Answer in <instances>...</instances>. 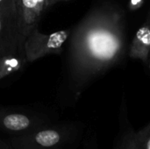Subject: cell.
<instances>
[{
    "mask_svg": "<svg viewBox=\"0 0 150 149\" xmlns=\"http://www.w3.org/2000/svg\"><path fill=\"white\" fill-rule=\"evenodd\" d=\"M126 23L122 9L105 3L92 9L76 28L70 46V76L77 89L113 67L123 57Z\"/></svg>",
    "mask_w": 150,
    "mask_h": 149,
    "instance_id": "6da1fadb",
    "label": "cell"
},
{
    "mask_svg": "<svg viewBox=\"0 0 150 149\" xmlns=\"http://www.w3.org/2000/svg\"><path fill=\"white\" fill-rule=\"evenodd\" d=\"M77 129L70 124H47L11 139V149H58L73 141Z\"/></svg>",
    "mask_w": 150,
    "mask_h": 149,
    "instance_id": "7a4b0ae2",
    "label": "cell"
},
{
    "mask_svg": "<svg viewBox=\"0 0 150 149\" xmlns=\"http://www.w3.org/2000/svg\"><path fill=\"white\" fill-rule=\"evenodd\" d=\"M70 31L62 30L51 34L41 33L37 27L25 37L24 49L26 61H34L50 54H59L62 47L68 40Z\"/></svg>",
    "mask_w": 150,
    "mask_h": 149,
    "instance_id": "3957f363",
    "label": "cell"
},
{
    "mask_svg": "<svg viewBox=\"0 0 150 149\" xmlns=\"http://www.w3.org/2000/svg\"><path fill=\"white\" fill-rule=\"evenodd\" d=\"M25 40L17 18L0 12V55L25 53Z\"/></svg>",
    "mask_w": 150,
    "mask_h": 149,
    "instance_id": "277c9868",
    "label": "cell"
},
{
    "mask_svg": "<svg viewBox=\"0 0 150 149\" xmlns=\"http://www.w3.org/2000/svg\"><path fill=\"white\" fill-rule=\"evenodd\" d=\"M47 124L43 118L34 114L0 110V129L8 133L21 134Z\"/></svg>",
    "mask_w": 150,
    "mask_h": 149,
    "instance_id": "5b68a950",
    "label": "cell"
},
{
    "mask_svg": "<svg viewBox=\"0 0 150 149\" xmlns=\"http://www.w3.org/2000/svg\"><path fill=\"white\" fill-rule=\"evenodd\" d=\"M149 55L150 27L149 24H145L135 32L130 46L129 56L132 59L141 60L142 62L149 64Z\"/></svg>",
    "mask_w": 150,
    "mask_h": 149,
    "instance_id": "8992f818",
    "label": "cell"
},
{
    "mask_svg": "<svg viewBox=\"0 0 150 149\" xmlns=\"http://www.w3.org/2000/svg\"><path fill=\"white\" fill-rule=\"evenodd\" d=\"M112 149H137L136 132L132 126L126 109L121 108L120 114V128Z\"/></svg>",
    "mask_w": 150,
    "mask_h": 149,
    "instance_id": "52a82bcc",
    "label": "cell"
},
{
    "mask_svg": "<svg viewBox=\"0 0 150 149\" xmlns=\"http://www.w3.org/2000/svg\"><path fill=\"white\" fill-rule=\"evenodd\" d=\"M39 18L40 16L37 13L34 0H22L21 10L18 18V25L25 38L33 28L37 27Z\"/></svg>",
    "mask_w": 150,
    "mask_h": 149,
    "instance_id": "ba28073f",
    "label": "cell"
},
{
    "mask_svg": "<svg viewBox=\"0 0 150 149\" xmlns=\"http://www.w3.org/2000/svg\"><path fill=\"white\" fill-rule=\"evenodd\" d=\"M26 61L25 53L0 55V81L22 68Z\"/></svg>",
    "mask_w": 150,
    "mask_h": 149,
    "instance_id": "9c48e42d",
    "label": "cell"
},
{
    "mask_svg": "<svg viewBox=\"0 0 150 149\" xmlns=\"http://www.w3.org/2000/svg\"><path fill=\"white\" fill-rule=\"evenodd\" d=\"M137 149H150V125L136 132Z\"/></svg>",
    "mask_w": 150,
    "mask_h": 149,
    "instance_id": "30bf717a",
    "label": "cell"
},
{
    "mask_svg": "<svg viewBox=\"0 0 150 149\" xmlns=\"http://www.w3.org/2000/svg\"><path fill=\"white\" fill-rule=\"evenodd\" d=\"M0 12L17 18V10H16L15 1L14 0H0Z\"/></svg>",
    "mask_w": 150,
    "mask_h": 149,
    "instance_id": "8fae6325",
    "label": "cell"
},
{
    "mask_svg": "<svg viewBox=\"0 0 150 149\" xmlns=\"http://www.w3.org/2000/svg\"><path fill=\"white\" fill-rule=\"evenodd\" d=\"M34 2L36 4V11H37V13L40 17L41 12L47 7L46 6V0H34Z\"/></svg>",
    "mask_w": 150,
    "mask_h": 149,
    "instance_id": "7c38bea8",
    "label": "cell"
},
{
    "mask_svg": "<svg viewBox=\"0 0 150 149\" xmlns=\"http://www.w3.org/2000/svg\"><path fill=\"white\" fill-rule=\"evenodd\" d=\"M143 2H144V0H130L129 7L132 10H136V9L140 8L142 5Z\"/></svg>",
    "mask_w": 150,
    "mask_h": 149,
    "instance_id": "4fadbf2b",
    "label": "cell"
},
{
    "mask_svg": "<svg viewBox=\"0 0 150 149\" xmlns=\"http://www.w3.org/2000/svg\"><path fill=\"white\" fill-rule=\"evenodd\" d=\"M14 1H15L16 10H17V18H18V15L20 13V10H21V3H22V0H14Z\"/></svg>",
    "mask_w": 150,
    "mask_h": 149,
    "instance_id": "5bb4252c",
    "label": "cell"
},
{
    "mask_svg": "<svg viewBox=\"0 0 150 149\" xmlns=\"http://www.w3.org/2000/svg\"><path fill=\"white\" fill-rule=\"evenodd\" d=\"M58 1H62V0H46V6L47 7L48 5H50V4H54L55 2H58Z\"/></svg>",
    "mask_w": 150,
    "mask_h": 149,
    "instance_id": "9a60e30c",
    "label": "cell"
},
{
    "mask_svg": "<svg viewBox=\"0 0 150 149\" xmlns=\"http://www.w3.org/2000/svg\"><path fill=\"white\" fill-rule=\"evenodd\" d=\"M0 149H11V148H10V146H7L6 144L0 141Z\"/></svg>",
    "mask_w": 150,
    "mask_h": 149,
    "instance_id": "2e32d148",
    "label": "cell"
},
{
    "mask_svg": "<svg viewBox=\"0 0 150 149\" xmlns=\"http://www.w3.org/2000/svg\"><path fill=\"white\" fill-rule=\"evenodd\" d=\"M149 68H150V58H149Z\"/></svg>",
    "mask_w": 150,
    "mask_h": 149,
    "instance_id": "e0dca14e",
    "label": "cell"
},
{
    "mask_svg": "<svg viewBox=\"0 0 150 149\" xmlns=\"http://www.w3.org/2000/svg\"><path fill=\"white\" fill-rule=\"evenodd\" d=\"M149 27H150V18H149ZM149 58H150V55H149Z\"/></svg>",
    "mask_w": 150,
    "mask_h": 149,
    "instance_id": "ac0fdd59",
    "label": "cell"
},
{
    "mask_svg": "<svg viewBox=\"0 0 150 149\" xmlns=\"http://www.w3.org/2000/svg\"><path fill=\"white\" fill-rule=\"evenodd\" d=\"M93 149H94V148H93ZM95 149H97V146H96V148H95Z\"/></svg>",
    "mask_w": 150,
    "mask_h": 149,
    "instance_id": "d6986e66",
    "label": "cell"
},
{
    "mask_svg": "<svg viewBox=\"0 0 150 149\" xmlns=\"http://www.w3.org/2000/svg\"><path fill=\"white\" fill-rule=\"evenodd\" d=\"M149 125H150V122H149Z\"/></svg>",
    "mask_w": 150,
    "mask_h": 149,
    "instance_id": "ffe728a7",
    "label": "cell"
},
{
    "mask_svg": "<svg viewBox=\"0 0 150 149\" xmlns=\"http://www.w3.org/2000/svg\"><path fill=\"white\" fill-rule=\"evenodd\" d=\"M58 149H60V148H58Z\"/></svg>",
    "mask_w": 150,
    "mask_h": 149,
    "instance_id": "44dd1931",
    "label": "cell"
}]
</instances>
